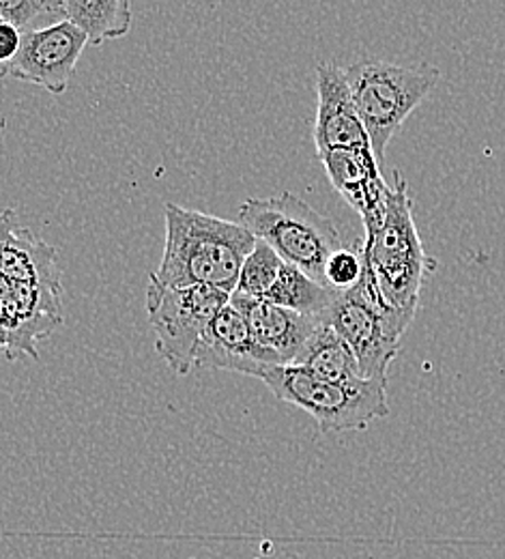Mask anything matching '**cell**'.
I'll return each mask as SVG.
<instances>
[{
    "label": "cell",
    "instance_id": "obj_18",
    "mask_svg": "<svg viewBox=\"0 0 505 559\" xmlns=\"http://www.w3.org/2000/svg\"><path fill=\"white\" fill-rule=\"evenodd\" d=\"M363 276V254H361V239L356 241L353 248L338 250L327 267H325V284L334 290H349L360 284Z\"/></svg>",
    "mask_w": 505,
    "mask_h": 559
},
{
    "label": "cell",
    "instance_id": "obj_7",
    "mask_svg": "<svg viewBox=\"0 0 505 559\" xmlns=\"http://www.w3.org/2000/svg\"><path fill=\"white\" fill-rule=\"evenodd\" d=\"M228 304L230 293L214 286L175 288L148 278L146 312L155 332V347L177 374L192 372L207 330Z\"/></svg>",
    "mask_w": 505,
    "mask_h": 559
},
{
    "label": "cell",
    "instance_id": "obj_9",
    "mask_svg": "<svg viewBox=\"0 0 505 559\" xmlns=\"http://www.w3.org/2000/svg\"><path fill=\"white\" fill-rule=\"evenodd\" d=\"M86 46H91L86 33L63 20L55 26L24 33L20 52L2 66V73L41 86L52 95H63Z\"/></svg>",
    "mask_w": 505,
    "mask_h": 559
},
{
    "label": "cell",
    "instance_id": "obj_3",
    "mask_svg": "<svg viewBox=\"0 0 505 559\" xmlns=\"http://www.w3.org/2000/svg\"><path fill=\"white\" fill-rule=\"evenodd\" d=\"M256 379L280 401L310 414L321 432L363 430L389 416L387 377L325 381L301 366H272Z\"/></svg>",
    "mask_w": 505,
    "mask_h": 559
},
{
    "label": "cell",
    "instance_id": "obj_6",
    "mask_svg": "<svg viewBox=\"0 0 505 559\" xmlns=\"http://www.w3.org/2000/svg\"><path fill=\"white\" fill-rule=\"evenodd\" d=\"M325 321L358 355L363 379H376L387 377L400 349V338L413 323V317L392 308L383 299L376 280L363 261L360 284L338 290Z\"/></svg>",
    "mask_w": 505,
    "mask_h": 559
},
{
    "label": "cell",
    "instance_id": "obj_13",
    "mask_svg": "<svg viewBox=\"0 0 505 559\" xmlns=\"http://www.w3.org/2000/svg\"><path fill=\"white\" fill-rule=\"evenodd\" d=\"M196 366L258 377L265 368L276 366V361L256 343L248 319L228 304L207 330L199 347Z\"/></svg>",
    "mask_w": 505,
    "mask_h": 559
},
{
    "label": "cell",
    "instance_id": "obj_5",
    "mask_svg": "<svg viewBox=\"0 0 505 559\" xmlns=\"http://www.w3.org/2000/svg\"><path fill=\"white\" fill-rule=\"evenodd\" d=\"M349 86L376 159L383 164L392 139L431 95L441 73L433 66L360 61L347 68Z\"/></svg>",
    "mask_w": 505,
    "mask_h": 559
},
{
    "label": "cell",
    "instance_id": "obj_16",
    "mask_svg": "<svg viewBox=\"0 0 505 559\" xmlns=\"http://www.w3.org/2000/svg\"><path fill=\"white\" fill-rule=\"evenodd\" d=\"M68 20L86 33L91 46L123 39L134 22L132 0H68Z\"/></svg>",
    "mask_w": 505,
    "mask_h": 559
},
{
    "label": "cell",
    "instance_id": "obj_11",
    "mask_svg": "<svg viewBox=\"0 0 505 559\" xmlns=\"http://www.w3.org/2000/svg\"><path fill=\"white\" fill-rule=\"evenodd\" d=\"M316 97L314 142L318 155L336 148L370 144L349 86L347 70L336 63H321L316 68Z\"/></svg>",
    "mask_w": 505,
    "mask_h": 559
},
{
    "label": "cell",
    "instance_id": "obj_19",
    "mask_svg": "<svg viewBox=\"0 0 505 559\" xmlns=\"http://www.w3.org/2000/svg\"><path fill=\"white\" fill-rule=\"evenodd\" d=\"M22 39H24V33L20 28L0 20V61H2V66L15 59V55L22 48Z\"/></svg>",
    "mask_w": 505,
    "mask_h": 559
},
{
    "label": "cell",
    "instance_id": "obj_2",
    "mask_svg": "<svg viewBox=\"0 0 505 559\" xmlns=\"http://www.w3.org/2000/svg\"><path fill=\"white\" fill-rule=\"evenodd\" d=\"M361 252L383 299L416 319L422 284L436 263L420 239L413 219V199L400 173H396L385 215L363 233Z\"/></svg>",
    "mask_w": 505,
    "mask_h": 559
},
{
    "label": "cell",
    "instance_id": "obj_17",
    "mask_svg": "<svg viewBox=\"0 0 505 559\" xmlns=\"http://www.w3.org/2000/svg\"><path fill=\"white\" fill-rule=\"evenodd\" d=\"M0 17L22 33L41 31L68 20V0H0Z\"/></svg>",
    "mask_w": 505,
    "mask_h": 559
},
{
    "label": "cell",
    "instance_id": "obj_10",
    "mask_svg": "<svg viewBox=\"0 0 505 559\" xmlns=\"http://www.w3.org/2000/svg\"><path fill=\"white\" fill-rule=\"evenodd\" d=\"M332 186L358 211L363 230L376 226L387 210L392 186L381 175V162L372 146L336 148L318 155Z\"/></svg>",
    "mask_w": 505,
    "mask_h": 559
},
{
    "label": "cell",
    "instance_id": "obj_15",
    "mask_svg": "<svg viewBox=\"0 0 505 559\" xmlns=\"http://www.w3.org/2000/svg\"><path fill=\"white\" fill-rule=\"evenodd\" d=\"M294 366H301L325 381L363 379L358 355L327 321L312 334Z\"/></svg>",
    "mask_w": 505,
    "mask_h": 559
},
{
    "label": "cell",
    "instance_id": "obj_1",
    "mask_svg": "<svg viewBox=\"0 0 505 559\" xmlns=\"http://www.w3.org/2000/svg\"><path fill=\"white\" fill-rule=\"evenodd\" d=\"M256 243L241 222L168 203L164 257L151 276L175 288L214 286L232 295Z\"/></svg>",
    "mask_w": 505,
    "mask_h": 559
},
{
    "label": "cell",
    "instance_id": "obj_14",
    "mask_svg": "<svg viewBox=\"0 0 505 559\" xmlns=\"http://www.w3.org/2000/svg\"><path fill=\"white\" fill-rule=\"evenodd\" d=\"M0 230V278L61 284L57 250L39 239L33 230L20 226L13 211L2 213Z\"/></svg>",
    "mask_w": 505,
    "mask_h": 559
},
{
    "label": "cell",
    "instance_id": "obj_12",
    "mask_svg": "<svg viewBox=\"0 0 505 559\" xmlns=\"http://www.w3.org/2000/svg\"><path fill=\"white\" fill-rule=\"evenodd\" d=\"M230 304L248 319L256 343L274 357L276 366H294L312 334L325 321V317L294 312L239 290L230 295Z\"/></svg>",
    "mask_w": 505,
    "mask_h": 559
},
{
    "label": "cell",
    "instance_id": "obj_8",
    "mask_svg": "<svg viewBox=\"0 0 505 559\" xmlns=\"http://www.w3.org/2000/svg\"><path fill=\"white\" fill-rule=\"evenodd\" d=\"M63 284L0 278V332L9 359L39 357V341L63 325Z\"/></svg>",
    "mask_w": 505,
    "mask_h": 559
},
{
    "label": "cell",
    "instance_id": "obj_4",
    "mask_svg": "<svg viewBox=\"0 0 505 559\" xmlns=\"http://www.w3.org/2000/svg\"><path fill=\"white\" fill-rule=\"evenodd\" d=\"M239 217L258 241H265L287 263L327 286L325 267L345 248L329 217L290 192L274 199H250L241 205Z\"/></svg>",
    "mask_w": 505,
    "mask_h": 559
}]
</instances>
